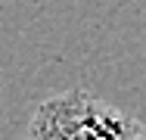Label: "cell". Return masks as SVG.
Wrapping results in <instances>:
<instances>
[{
  "label": "cell",
  "mask_w": 146,
  "mask_h": 140,
  "mask_svg": "<svg viewBox=\"0 0 146 140\" xmlns=\"http://www.w3.org/2000/svg\"><path fill=\"white\" fill-rule=\"evenodd\" d=\"M131 140H146V128H140V131H137V134H134Z\"/></svg>",
  "instance_id": "obj_2"
},
{
  "label": "cell",
  "mask_w": 146,
  "mask_h": 140,
  "mask_svg": "<svg viewBox=\"0 0 146 140\" xmlns=\"http://www.w3.org/2000/svg\"><path fill=\"white\" fill-rule=\"evenodd\" d=\"M140 128L134 115L87 90H65L34 109L25 140H131Z\"/></svg>",
  "instance_id": "obj_1"
}]
</instances>
